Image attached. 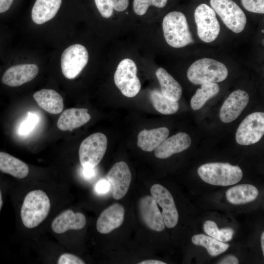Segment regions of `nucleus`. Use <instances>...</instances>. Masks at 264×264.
<instances>
[{"label": "nucleus", "instance_id": "1", "mask_svg": "<svg viewBox=\"0 0 264 264\" xmlns=\"http://www.w3.org/2000/svg\"><path fill=\"white\" fill-rule=\"evenodd\" d=\"M162 26L165 40L172 47L182 48L194 42L186 17L181 12L168 13L163 19Z\"/></svg>", "mask_w": 264, "mask_h": 264}, {"label": "nucleus", "instance_id": "2", "mask_svg": "<svg viewBox=\"0 0 264 264\" xmlns=\"http://www.w3.org/2000/svg\"><path fill=\"white\" fill-rule=\"evenodd\" d=\"M50 209V200L44 191L36 190L29 192L21 208L22 223L28 228L37 226L48 216Z\"/></svg>", "mask_w": 264, "mask_h": 264}, {"label": "nucleus", "instance_id": "3", "mask_svg": "<svg viewBox=\"0 0 264 264\" xmlns=\"http://www.w3.org/2000/svg\"><path fill=\"white\" fill-rule=\"evenodd\" d=\"M198 173L205 182L223 186L237 183L243 176L241 169L238 165L222 162L203 164L198 168Z\"/></svg>", "mask_w": 264, "mask_h": 264}, {"label": "nucleus", "instance_id": "4", "mask_svg": "<svg viewBox=\"0 0 264 264\" xmlns=\"http://www.w3.org/2000/svg\"><path fill=\"white\" fill-rule=\"evenodd\" d=\"M228 74L227 68L223 63L208 58L196 61L187 71L188 80L195 85L220 82L226 79Z\"/></svg>", "mask_w": 264, "mask_h": 264}, {"label": "nucleus", "instance_id": "5", "mask_svg": "<svg viewBox=\"0 0 264 264\" xmlns=\"http://www.w3.org/2000/svg\"><path fill=\"white\" fill-rule=\"evenodd\" d=\"M137 72L136 64L130 58L121 60L116 67L113 77L115 85L127 97L135 96L140 90L141 85Z\"/></svg>", "mask_w": 264, "mask_h": 264}, {"label": "nucleus", "instance_id": "6", "mask_svg": "<svg viewBox=\"0 0 264 264\" xmlns=\"http://www.w3.org/2000/svg\"><path fill=\"white\" fill-rule=\"evenodd\" d=\"M108 144L106 136L101 132L93 133L81 143L79 150L80 163L83 168L95 167L105 154Z\"/></svg>", "mask_w": 264, "mask_h": 264}, {"label": "nucleus", "instance_id": "7", "mask_svg": "<svg viewBox=\"0 0 264 264\" xmlns=\"http://www.w3.org/2000/svg\"><path fill=\"white\" fill-rule=\"evenodd\" d=\"M211 8L225 25L236 33L241 32L246 23V17L239 5L232 0H210Z\"/></svg>", "mask_w": 264, "mask_h": 264}, {"label": "nucleus", "instance_id": "8", "mask_svg": "<svg viewBox=\"0 0 264 264\" xmlns=\"http://www.w3.org/2000/svg\"><path fill=\"white\" fill-rule=\"evenodd\" d=\"M89 54L84 45L75 44L63 51L61 59V66L64 76L67 79L76 78L87 65Z\"/></svg>", "mask_w": 264, "mask_h": 264}, {"label": "nucleus", "instance_id": "9", "mask_svg": "<svg viewBox=\"0 0 264 264\" xmlns=\"http://www.w3.org/2000/svg\"><path fill=\"white\" fill-rule=\"evenodd\" d=\"M194 17L198 35L204 42L215 41L220 32V25L215 11L205 3H201L196 8Z\"/></svg>", "mask_w": 264, "mask_h": 264}, {"label": "nucleus", "instance_id": "10", "mask_svg": "<svg viewBox=\"0 0 264 264\" xmlns=\"http://www.w3.org/2000/svg\"><path fill=\"white\" fill-rule=\"evenodd\" d=\"M264 134V113L255 112L247 115L241 123L236 131L238 144L249 145L260 140Z\"/></svg>", "mask_w": 264, "mask_h": 264}, {"label": "nucleus", "instance_id": "11", "mask_svg": "<svg viewBox=\"0 0 264 264\" xmlns=\"http://www.w3.org/2000/svg\"><path fill=\"white\" fill-rule=\"evenodd\" d=\"M152 196L162 208L161 213L165 225L168 228L175 227L178 220V213L171 193L159 184H154L151 188Z\"/></svg>", "mask_w": 264, "mask_h": 264}, {"label": "nucleus", "instance_id": "12", "mask_svg": "<svg viewBox=\"0 0 264 264\" xmlns=\"http://www.w3.org/2000/svg\"><path fill=\"white\" fill-rule=\"evenodd\" d=\"M112 189L113 198H123L127 194L132 180V174L127 164L124 161L116 163L106 176Z\"/></svg>", "mask_w": 264, "mask_h": 264}, {"label": "nucleus", "instance_id": "13", "mask_svg": "<svg viewBox=\"0 0 264 264\" xmlns=\"http://www.w3.org/2000/svg\"><path fill=\"white\" fill-rule=\"evenodd\" d=\"M249 100L248 93L242 90L233 91L223 102L220 111V118L225 123L236 120L247 105Z\"/></svg>", "mask_w": 264, "mask_h": 264}, {"label": "nucleus", "instance_id": "14", "mask_svg": "<svg viewBox=\"0 0 264 264\" xmlns=\"http://www.w3.org/2000/svg\"><path fill=\"white\" fill-rule=\"evenodd\" d=\"M138 211L142 221L149 228L157 232L164 229L162 214L152 196H146L140 199Z\"/></svg>", "mask_w": 264, "mask_h": 264}, {"label": "nucleus", "instance_id": "15", "mask_svg": "<svg viewBox=\"0 0 264 264\" xmlns=\"http://www.w3.org/2000/svg\"><path fill=\"white\" fill-rule=\"evenodd\" d=\"M37 65L20 64L8 68L3 74L1 82L10 87H18L32 80L38 74Z\"/></svg>", "mask_w": 264, "mask_h": 264}, {"label": "nucleus", "instance_id": "16", "mask_svg": "<svg viewBox=\"0 0 264 264\" xmlns=\"http://www.w3.org/2000/svg\"><path fill=\"white\" fill-rule=\"evenodd\" d=\"M125 209L120 204L114 203L100 215L96 221L97 231L106 234L120 227L124 220Z\"/></svg>", "mask_w": 264, "mask_h": 264}, {"label": "nucleus", "instance_id": "17", "mask_svg": "<svg viewBox=\"0 0 264 264\" xmlns=\"http://www.w3.org/2000/svg\"><path fill=\"white\" fill-rule=\"evenodd\" d=\"M190 136L185 132H179L166 138L155 149L154 155L160 159L167 158L173 154L187 149L191 144Z\"/></svg>", "mask_w": 264, "mask_h": 264}, {"label": "nucleus", "instance_id": "18", "mask_svg": "<svg viewBox=\"0 0 264 264\" xmlns=\"http://www.w3.org/2000/svg\"><path fill=\"white\" fill-rule=\"evenodd\" d=\"M86 224V219L80 212L75 213L66 210L57 216L53 220L51 228L57 234H62L68 230H80Z\"/></svg>", "mask_w": 264, "mask_h": 264}, {"label": "nucleus", "instance_id": "19", "mask_svg": "<svg viewBox=\"0 0 264 264\" xmlns=\"http://www.w3.org/2000/svg\"><path fill=\"white\" fill-rule=\"evenodd\" d=\"M85 108H70L65 110L59 117L57 126L63 131H70L81 127L88 122L91 116Z\"/></svg>", "mask_w": 264, "mask_h": 264}, {"label": "nucleus", "instance_id": "20", "mask_svg": "<svg viewBox=\"0 0 264 264\" xmlns=\"http://www.w3.org/2000/svg\"><path fill=\"white\" fill-rule=\"evenodd\" d=\"M38 105L51 114H59L64 109V100L61 95L51 89H42L33 95Z\"/></svg>", "mask_w": 264, "mask_h": 264}, {"label": "nucleus", "instance_id": "21", "mask_svg": "<svg viewBox=\"0 0 264 264\" xmlns=\"http://www.w3.org/2000/svg\"><path fill=\"white\" fill-rule=\"evenodd\" d=\"M167 128L160 127L150 130H143L137 137V145L143 151L151 152L157 148L168 136Z\"/></svg>", "mask_w": 264, "mask_h": 264}, {"label": "nucleus", "instance_id": "22", "mask_svg": "<svg viewBox=\"0 0 264 264\" xmlns=\"http://www.w3.org/2000/svg\"><path fill=\"white\" fill-rule=\"evenodd\" d=\"M62 0H36L32 9L33 21L43 24L55 17L60 8Z\"/></svg>", "mask_w": 264, "mask_h": 264}, {"label": "nucleus", "instance_id": "23", "mask_svg": "<svg viewBox=\"0 0 264 264\" xmlns=\"http://www.w3.org/2000/svg\"><path fill=\"white\" fill-rule=\"evenodd\" d=\"M225 195L229 202L240 205L254 201L257 198L259 192L257 188L253 185L242 184L228 189Z\"/></svg>", "mask_w": 264, "mask_h": 264}, {"label": "nucleus", "instance_id": "24", "mask_svg": "<svg viewBox=\"0 0 264 264\" xmlns=\"http://www.w3.org/2000/svg\"><path fill=\"white\" fill-rule=\"evenodd\" d=\"M155 74L162 94L169 100L178 101L182 94L180 85L162 67L158 68Z\"/></svg>", "mask_w": 264, "mask_h": 264}, {"label": "nucleus", "instance_id": "25", "mask_svg": "<svg viewBox=\"0 0 264 264\" xmlns=\"http://www.w3.org/2000/svg\"><path fill=\"white\" fill-rule=\"evenodd\" d=\"M0 171L22 179L28 175L29 168L26 163L18 158L0 152Z\"/></svg>", "mask_w": 264, "mask_h": 264}, {"label": "nucleus", "instance_id": "26", "mask_svg": "<svg viewBox=\"0 0 264 264\" xmlns=\"http://www.w3.org/2000/svg\"><path fill=\"white\" fill-rule=\"evenodd\" d=\"M96 7L102 17L111 18L115 13H122L129 6V0H94Z\"/></svg>", "mask_w": 264, "mask_h": 264}, {"label": "nucleus", "instance_id": "27", "mask_svg": "<svg viewBox=\"0 0 264 264\" xmlns=\"http://www.w3.org/2000/svg\"><path fill=\"white\" fill-rule=\"evenodd\" d=\"M191 240L194 244L204 247L209 254L213 257L223 253L229 247L228 243L220 242L211 236L202 234L193 236Z\"/></svg>", "mask_w": 264, "mask_h": 264}, {"label": "nucleus", "instance_id": "28", "mask_svg": "<svg viewBox=\"0 0 264 264\" xmlns=\"http://www.w3.org/2000/svg\"><path fill=\"white\" fill-rule=\"evenodd\" d=\"M220 91V87L215 83H206L201 84L195 95L192 97L190 105L192 109L197 110L201 109L207 101L216 95Z\"/></svg>", "mask_w": 264, "mask_h": 264}, {"label": "nucleus", "instance_id": "29", "mask_svg": "<svg viewBox=\"0 0 264 264\" xmlns=\"http://www.w3.org/2000/svg\"><path fill=\"white\" fill-rule=\"evenodd\" d=\"M150 97L154 109L162 114H174L179 109L178 101L168 99L158 90H152L150 93Z\"/></svg>", "mask_w": 264, "mask_h": 264}, {"label": "nucleus", "instance_id": "30", "mask_svg": "<svg viewBox=\"0 0 264 264\" xmlns=\"http://www.w3.org/2000/svg\"><path fill=\"white\" fill-rule=\"evenodd\" d=\"M203 230L206 234L221 242L230 241L234 233V230L231 228L225 227L219 229L216 223L210 220L204 222Z\"/></svg>", "mask_w": 264, "mask_h": 264}, {"label": "nucleus", "instance_id": "31", "mask_svg": "<svg viewBox=\"0 0 264 264\" xmlns=\"http://www.w3.org/2000/svg\"><path fill=\"white\" fill-rule=\"evenodd\" d=\"M168 1V0H133L132 10L136 15L142 16L147 13L150 7L163 8L166 6Z\"/></svg>", "mask_w": 264, "mask_h": 264}, {"label": "nucleus", "instance_id": "32", "mask_svg": "<svg viewBox=\"0 0 264 264\" xmlns=\"http://www.w3.org/2000/svg\"><path fill=\"white\" fill-rule=\"evenodd\" d=\"M38 120V116L36 114L28 112L26 119L21 123L20 126L19 134L22 135L29 134L33 130Z\"/></svg>", "mask_w": 264, "mask_h": 264}, {"label": "nucleus", "instance_id": "33", "mask_svg": "<svg viewBox=\"0 0 264 264\" xmlns=\"http://www.w3.org/2000/svg\"><path fill=\"white\" fill-rule=\"evenodd\" d=\"M241 4L247 11L257 13H264V0H241Z\"/></svg>", "mask_w": 264, "mask_h": 264}, {"label": "nucleus", "instance_id": "34", "mask_svg": "<svg viewBox=\"0 0 264 264\" xmlns=\"http://www.w3.org/2000/svg\"><path fill=\"white\" fill-rule=\"evenodd\" d=\"M58 264H84L85 262L76 255L69 253H65L59 257Z\"/></svg>", "mask_w": 264, "mask_h": 264}, {"label": "nucleus", "instance_id": "35", "mask_svg": "<svg viewBox=\"0 0 264 264\" xmlns=\"http://www.w3.org/2000/svg\"><path fill=\"white\" fill-rule=\"evenodd\" d=\"M110 187L108 180L101 179L96 183L95 189L97 193L104 194L109 190Z\"/></svg>", "mask_w": 264, "mask_h": 264}, {"label": "nucleus", "instance_id": "36", "mask_svg": "<svg viewBox=\"0 0 264 264\" xmlns=\"http://www.w3.org/2000/svg\"><path fill=\"white\" fill-rule=\"evenodd\" d=\"M218 264H238L239 260L234 255H229L220 260Z\"/></svg>", "mask_w": 264, "mask_h": 264}, {"label": "nucleus", "instance_id": "37", "mask_svg": "<svg viewBox=\"0 0 264 264\" xmlns=\"http://www.w3.org/2000/svg\"><path fill=\"white\" fill-rule=\"evenodd\" d=\"M13 0H0V13L7 11L11 6Z\"/></svg>", "mask_w": 264, "mask_h": 264}, {"label": "nucleus", "instance_id": "38", "mask_svg": "<svg viewBox=\"0 0 264 264\" xmlns=\"http://www.w3.org/2000/svg\"><path fill=\"white\" fill-rule=\"evenodd\" d=\"M83 174L84 176L87 178H91L94 176L95 173L94 168H83Z\"/></svg>", "mask_w": 264, "mask_h": 264}, {"label": "nucleus", "instance_id": "39", "mask_svg": "<svg viewBox=\"0 0 264 264\" xmlns=\"http://www.w3.org/2000/svg\"><path fill=\"white\" fill-rule=\"evenodd\" d=\"M139 264H166L162 261L157 260H147L138 263Z\"/></svg>", "mask_w": 264, "mask_h": 264}, {"label": "nucleus", "instance_id": "40", "mask_svg": "<svg viewBox=\"0 0 264 264\" xmlns=\"http://www.w3.org/2000/svg\"><path fill=\"white\" fill-rule=\"evenodd\" d=\"M261 247L263 252V255H264V232H263L261 235Z\"/></svg>", "mask_w": 264, "mask_h": 264}, {"label": "nucleus", "instance_id": "41", "mask_svg": "<svg viewBox=\"0 0 264 264\" xmlns=\"http://www.w3.org/2000/svg\"><path fill=\"white\" fill-rule=\"evenodd\" d=\"M2 203H3V201H2V195H1V191L0 190V211L1 210L2 206Z\"/></svg>", "mask_w": 264, "mask_h": 264}]
</instances>
